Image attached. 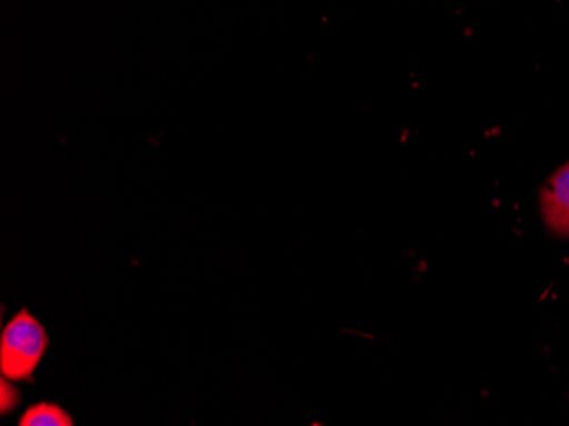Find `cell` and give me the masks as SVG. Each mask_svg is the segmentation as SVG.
I'll use <instances>...</instances> for the list:
<instances>
[{"label":"cell","instance_id":"obj_1","mask_svg":"<svg viewBox=\"0 0 569 426\" xmlns=\"http://www.w3.org/2000/svg\"><path fill=\"white\" fill-rule=\"evenodd\" d=\"M48 336L37 317L21 310L12 317L0 339V371L8 380H26L33 376L44 351Z\"/></svg>","mask_w":569,"mask_h":426},{"label":"cell","instance_id":"obj_4","mask_svg":"<svg viewBox=\"0 0 569 426\" xmlns=\"http://www.w3.org/2000/svg\"><path fill=\"white\" fill-rule=\"evenodd\" d=\"M19 399L21 396L18 390L9 386L8 379L2 380V415H6L9 409H14L19 405Z\"/></svg>","mask_w":569,"mask_h":426},{"label":"cell","instance_id":"obj_3","mask_svg":"<svg viewBox=\"0 0 569 426\" xmlns=\"http://www.w3.org/2000/svg\"><path fill=\"white\" fill-rule=\"evenodd\" d=\"M19 426H73V422L69 413L59 405L40 403L24 413Z\"/></svg>","mask_w":569,"mask_h":426},{"label":"cell","instance_id":"obj_2","mask_svg":"<svg viewBox=\"0 0 569 426\" xmlns=\"http://www.w3.org/2000/svg\"><path fill=\"white\" fill-rule=\"evenodd\" d=\"M546 226L559 237H569V162L558 169L540 194Z\"/></svg>","mask_w":569,"mask_h":426}]
</instances>
